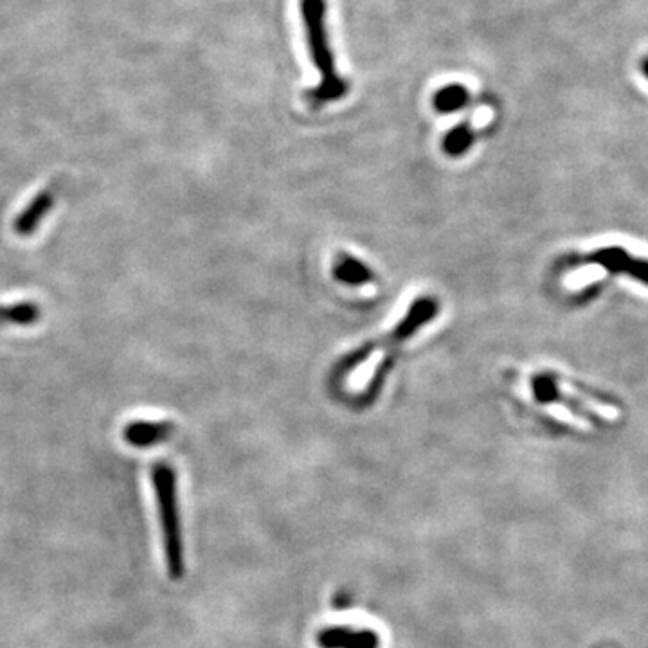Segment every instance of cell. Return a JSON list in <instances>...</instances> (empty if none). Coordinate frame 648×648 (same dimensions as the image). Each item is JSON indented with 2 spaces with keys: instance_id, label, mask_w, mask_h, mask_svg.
<instances>
[{
  "instance_id": "cell-1",
  "label": "cell",
  "mask_w": 648,
  "mask_h": 648,
  "mask_svg": "<svg viewBox=\"0 0 648 648\" xmlns=\"http://www.w3.org/2000/svg\"><path fill=\"white\" fill-rule=\"evenodd\" d=\"M301 18L305 24L306 42L317 71L321 72L319 85L306 94L314 107H323L348 94V83L335 69L332 47L326 31V0H301Z\"/></svg>"
},
{
  "instance_id": "cell-2",
  "label": "cell",
  "mask_w": 648,
  "mask_h": 648,
  "mask_svg": "<svg viewBox=\"0 0 648 648\" xmlns=\"http://www.w3.org/2000/svg\"><path fill=\"white\" fill-rule=\"evenodd\" d=\"M152 485L157 508L161 517L164 557L171 580L184 576V542L180 528L179 495H177V472L166 461L155 463L152 468Z\"/></svg>"
},
{
  "instance_id": "cell-3",
  "label": "cell",
  "mask_w": 648,
  "mask_h": 648,
  "mask_svg": "<svg viewBox=\"0 0 648 648\" xmlns=\"http://www.w3.org/2000/svg\"><path fill=\"white\" fill-rule=\"evenodd\" d=\"M436 310H438V306H436L434 299L425 297V299L414 301V305L407 310L404 319L396 324L395 330L389 333L387 339L375 344V348H371V350L362 351V357L357 355L353 359L355 360V368L351 371V382L355 386H364V384L371 382L378 362H382L387 351L393 348V344L409 339L416 330L422 328L423 324L431 321L432 317L436 315Z\"/></svg>"
},
{
  "instance_id": "cell-4",
  "label": "cell",
  "mask_w": 648,
  "mask_h": 648,
  "mask_svg": "<svg viewBox=\"0 0 648 648\" xmlns=\"http://www.w3.org/2000/svg\"><path fill=\"white\" fill-rule=\"evenodd\" d=\"M569 265H575V267L598 265L602 269L609 270L611 274H627L629 278L648 285V260L634 258L621 247H605V249H598V251L585 254V256H576L569 261Z\"/></svg>"
},
{
  "instance_id": "cell-5",
  "label": "cell",
  "mask_w": 648,
  "mask_h": 648,
  "mask_svg": "<svg viewBox=\"0 0 648 648\" xmlns=\"http://www.w3.org/2000/svg\"><path fill=\"white\" fill-rule=\"evenodd\" d=\"M317 645L321 648H380V636L375 630L353 627H324L317 632Z\"/></svg>"
},
{
  "instance_id": "cell-6",
  "label": "cell",
  "mask_w": 648,
  "mask_h": 648,
  "mask_svg": "<svg viewBox=\"0 0 648 648\" xmlns=\"http://www.w3.org/2000/svg\"><path fill=\"white\" fill-rule=\"evenodd\" d=\"M531 393L540 404L564 405L571 413L584 416L585 420H594L596 422L600 418L591 409H587L582 402H578L571 396L564 395L558 389L557 378L553 377L551 373H540L537 377L531 378Z\"/></svg>"
},
{
  "instance_id": "cell-7",
  "label": "cell",
  "mask_w": 648,
  "mask_h": 648,
  "mask_svg": "<svg viewBox=\"0 0 648 648\" xmlns=\"http://www.w3.org/2000/svg\"><path fill=\"white\" fill-rule=\"evenodd\" d=\"M54 200H56V191L53 188H45L40 193H36L33 200L15 218L13 222L15 233L22 238L35 234L38 225L44 222L45 216L53 209Z\"/></svg>"
},
{
  "instance_id": "cell-8",
  "label": "cell",
  "mask_w": 648,
  "mask_h": 648,
  "mask_svg": "<svg viewBox=\"0 0 648 648\" xmlns=\"http://www.w3.org/2000/svg\"><path fill=\"white\" fill-rule=\"evenodd\" d=\"M175 425L170 422H132L123 429V440L135 449H150L170 440Z\"/></svg>"
},
{
  "instance_id": "cell-9",
  "label": "cell",
  "mask_w": 648,
  "mask_h": 648,
  "mask_svg": "<svg viewBox=\"0 0 648 648\" xmlns=\"http://www.w3.org/2000/svg\"><path fill=\"white\" fill-rule=\"evenodd\" d=\"M333 276L337 281H341L342 285H350V287H362L373 279L368 265L351 254H341L337 258L333 265Z\"/></svg>"
},
{
  "instance_id": "cell-10",
  "label": "cell",
  "mask_w": 648,
  "mask_h": 648,
  "mask_svg": "<svg viewBox=\"0 0 648 648\" xmlns=\"http://www.w3.org/2000/svg\"><path fill=\"white\" fill-rule=\"evenodd\" d=\"M42 315L40 306L33 301H22L17 305L0 306V324L11 326H31Z\"/></svg>"
},
{
  "instance_id": "cell-11",
  "label": "cell",
  "mask_w": 648,
  "mask_h": 648,
  "mask_svg": "<svg viewBox=\"0 0 648 648\" xmlns=\"http://www.w3.org/2000/svg\"><path fill=\"white\" fill-rule=\"evenodd\" d=\"M468 103V90L465 85L459 83H450L447 87L438 90L434 94V107L438 112L443 114H450L461 110Z\"/></svg>"
},
{
  "instance_id": "cell-12",
  "label": "cell",
  "mask_w": 648,
  "mask_h": 648,
  "mask_svg": "<svg viewBox=\"0 0 648 648\" xmlns=\"http://www.w3.org/2000/svg\"><path fill=\"white\" fill-rule=\"evenodd\" d=\"M472 144H474V128L468 121H463L443 137V152L450 157H459L468 152Z\"/></svg>"
},
{
  "instance_id": "cell-13",
  "label": "cell",
  "mask_w": 648,
  "mask_h": 648,
  "mask_svg": "<svg viewBox=\"0 0 648 648\" xmlns=\"http://www.w3.org/2000/svg\"><path fill=\"white\" fill-rule=\"evenodd\" d=\"M641 72H643V74L648 78V56L643 60V62H641Z\"/></svg>"
}]
</instances>
